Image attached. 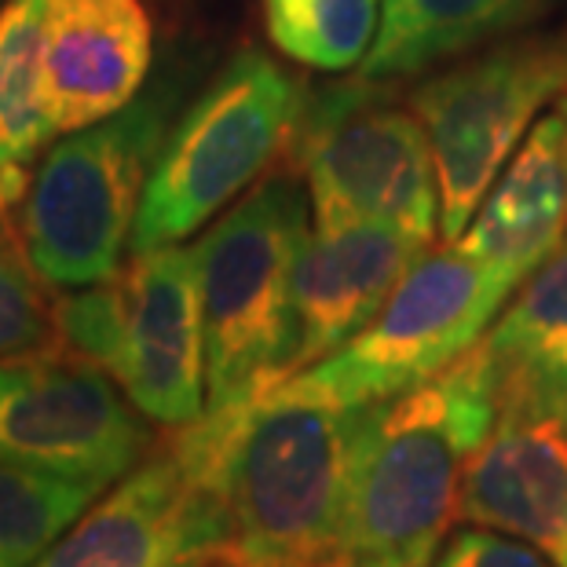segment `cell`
<instances>
[{
  "label": "cell",
  "instance_id": "3957f363",
  "mask_svg": "<svg viewBox=\"0 0 567 567\" xmlns=\"http://www.w3.org/2000/svg\"><path fill=\"white\" fill-rule=\"evenodd\" d=\"M311 202L300 173L264 176L198 238L205 326V414L246 406L289 378L293 260Z\"/></svg>",
  "mask_w": 567,
  "mask_h": 567
},
{
  "label": "cell",
  "instance_id": "8fae6325",
  "mask_svg": "<svg viewBox=\"0 0 567 567\" xmlns=\"http://www.w3.org/2000/svg\"><path fill=\"white\" fill-rule=\"evenodd\" d=\"M457 516L567 567V403L498 395V417L465 468Z\"/></svg>",
  "mask_w": 567,
  "mask_h": 567
},
{
  "label": "cell",
  "instance_id": "f1b7e54d",
  "mask_svg": "<svg viewBox=\"0 0 567 567\" xmlns=\"http://www.w3.org/2000/svg\"><path fill=\"white\" fill-rule=\"evenodd\" d=\"M231 567H235V564H231Z\"/></svg>",
  "mask_w": 567,
  "mask_h": 567
},
{
  "label": "cell",
  "instance_id": "7c38bea8",
  "mask_svg": "<svg viewBox=\"0 0 567 567\" xmlns=\"http://www.w3.org/2000/svg\"><path fill=\"white\" fill-rule=\"evenodd\" d=\"M128 337L117 384L143 417L187 429L205 417V326L195 246L132 252Z\"/></svg>",
  "mask_w": 567,
  "mask_h": 567
},
{
  "label": "cell",
  "instance_id": "5bb4252c",
  "mask_svg": "<svg viewBox=\"0 0 567 567\" xmlns=\"http://www.w3.org/2000/svg\"><path fill=\"white\" fill-rule=\"evenodd\" d=\"M154 63L143 0H52L44 30V111L55 136L122 114Z\"/></svg>",
  "mask_w": 567,
  "mask_h": 567
},
{
  "label": "cell",
  "instance_id": "6da1fadb",
  "mask_svg": "<svg viewBox=\"0 0 567 567\" xmlns=\"http://www.w3.org/2000/svg\"><path fill=\"white\" fill-rule=\"evenodd\" d=\"M494 417L498 378L484 341L436 378L370 403L352 451L337 564H436L457 516L465 468Z\"/></svg>",
  "mask_w": 567,
  "mask_h": 567
},
{
  "label": "cell",
  "instance_id": "ba28073f",
  "mask_svg": "<svg viewBox=\"0 0 567 567\" xmlns=\"http://www.w3.org/2000/svg\"><path fill=\"white\" fill-rule=\"evenodd\" d=\"M516 279L473 260L454 243L425 249L384 308L352 341L279 381L286 392L333 406H370L436 378L484 341Z\"/></svg>",
  "mask_w": 567,
  "mask_h": 567
},
{
  "label": "cell",
  "instance_id": "52a82bcc",
  "mask_svg": "<svg viewBox=\"0 0 567 567\" xmlns=\"http://www.w3.org/2000/svg\"><path fill=\"white\" fill-rule=\"evenodd\" d=\"M567 92V30L513 33L425 74L406 92L440 179V235L462 238L487 187Z\"/></svg>",
  "mask_w": 567,
  "mask_h": 567
},
{
  "label": "cell",
  "instance_id": "277c9868",
  "mask_svg": "<svg viewBox=\"0 0 567 567\" xmlns=\"http://www.w3.org/2000/svg\"><path fill=\"white\" fill-rule=\"evenodd\" d=\"M308 89L260 48H243L173 122L143 190L132 252L187 243L293 147Z\"/></svg>",
  "mask_w": 567,
  "mask_h": 567
},
{
  "label": "cell",
  "instance_id": "30bf717a",
  "mask_svg": "<svg viewBox=\"0 0 567 567\" xmlns=\"http://www.w3.org/2000/svg\"><path fill=\"white\" fill-rule=\"evenodd\" d=\"M231 553V520L190 429L89 505L33 567H209Z\"/></svg>",
  "mask_w": 567,
  "mask_h": 567
},
{
  "label": "cell",
  "instance_id": "484cf974",
  "mask_svg": "<svg viewBox=\"0 0 567 567\" xmlns=\"http://www.w3.org/2000/svg\"><path fill=\"white\" fill-rule=\"evenodd\" d=\"M560 111H564V125H567V100H564V106H560Z\"/></svg>",
  "mask_w": 567,
  "mask_h": 567
},
{
  "label": "cell",
  "instance_id": "e0dca14e",
  "mask_svg": "<svg viewBox=\"0 0 567 567\" xmlns=\"http://www.w3.org/2000/svg\"><path fill=\"white\" fill-rule=\"evenodd\" d=\"M484 348L498 395L567 403V243L516 286L509 308L484 333Z\"/></svg>",
  "mask_w": 567,
  "mask_h": 567
},
{
  "label": "cell",
  "instance_id": "4fadbf2b",
  "mask_svg": "<svg viewBox=\"0 0 567 567\" xmlns=\"http://www.w3.org/2000/svg\"><path fill=\"white\" fill-rule=\"evenodd\" d=\"M429 246L384 224H311L293 260L289 378L370 326Z\"/></svg>",
  "mask_w": 567,
  "mask_h": 567
},
{
  "label": "cell",
  "instance_id": "cb8c5ba5",
  "mask_svg": "<svg viewBox=\"0 0 567 567\" xmlns=\"http://www.w3.org/2000/svg\"><path fill=\"white\" fill-rule=\"evenodd\" d=\"M27 173H0V205H16L27 195Z\"/></svg>",
  "mask_w": 567,
  "mask_h": 567
},
{
  "label": "cell",
  "instance_id": "ac0fdd59",
  "mask_svg": "<svg viewBox=\"0 0 567 567\" xmlns=\"http://www.w3.org/2000/svg\"><path fill=\"white\" fill-rule=\"evenodd\" d=\"M52 0L0 4V173H27L52 143L44 111V30Z\"/></svg>",
  "mask_w": 567,
  "mask_h": 567
},
{
  "label": "cell",
  "instance_id": "8992f818",
  "mask_svg": "<svg viewBox=\"0 0 567 567\" xmlns=\"http://www.w3.org/2000/svg\"><path fill=\"white\" fill-rule=\"evenodd\" d=\"M311 224H384L421 246L440 231V179L425 125L389 81L311 89L293 136Z\"/></svg>",
  "mask_w": 567,
  "mask_h": 567
},
{
  "label": "cell",
  "instance_id": "9c48e42d",
  "mask_svg": "<svg viewBox=\"0 0 567 567\" xmlns=\"http://www.w3.org/2000/svg\"><path fill=\"white\" fill-rule=\"evenodd\" d=\"M147 454V421L106 370L63 348L0 359V462L106 491Z\"/></svg>",
  "mask_w": 567,
  "mask_h": 567
},
{
  "label": "cell",
  "instance_id": "603a6c76",
  "mask_svg": "<svg viewBox=\"0 0 567 567\" xmlns=\"http://www.w3.org/2000/svg\"><path fill=\"white\" fill-rule=\"evenodd\" d=\"M432 567H557V564L520 538L498 535V530H484V527H468L457 530L446 542Z\"/></svg>",
  "mask_w": 567,
  "mask_h": 567
},
{
  "label": "cell",
  "instance_id": "44dd1931",
  "mask_svg": "<svg viewBox=\"0 0 567 567\" xmlns=\"http://www.w3.org/2000/svg\"><path fill=\"white\" fill-rule=\"evenodd\" d=\"M55 341L63 352L89 359L117 381L128 337V279L125 268L106 282L78 286L55 297Z\"/></svg>",
  "mask_w": 567,
  "mask_h": 567
},
{
  "label": "cell",
  "instance_id": "83f0119b",
  "mask_svg": "<svg viewBox=\"0 0 567 567\" xmlns=\"http://www.w3.org/2000/svg\"><path fill=\"white\" fill-rule=\"evenodd\" d=\"M0 4H4V0H0Z\"/></svg>",
  "mask_w": 567,
  "mask_h": 567
},
{
  "label": "cell",
  "instance_id": "9a60e30c",
  "mask_svg": "<svg viewBox=\"0 0 567 567\" xmlns=\"http://www.w3.org/2000/svg\"><path fill=\"white\" fill-rule=\"evenodd\" d=\"M567 125L564 111L542 117L487 187L454 246L524 282L567 243Z\"/></svg>",
  "mask_w": 567,
  "mask_h": 567
},
{
  "label": "cell",
  "instance_id": "d4e9b609",
  "mask_svg": "<svg viewBox=\"0 0 567 567\" xmlns=\"http://www.w3.org/2000/svg\"><path fill=\"white\" fill-rule=\"evenodd\" d=\"M4 209H8V205H0V243H4V238L11 235V227H8V220H4Z\"/></svg>",
  "mask_w": 567,
  "mask_h": 567
},
{
  "label": "cell",
  "instance_id": "7a4b0ae2",
  "mask_svg": "<svg viewBox=\"0 0 567 567\" xmlns=\"http://www.w3.org/2000/svg\"><path fill=\"white\" fill-rule=\"evenodd\" d=\"M367 406H333L271 384L246 406L190 425L231 520L235 567H333Z\"/></svg>",
  "mask_w": 567,
  "mask_h": 567
},
{
  "label": "cell",
  "instance_id": "7402d4cb",
  "mask_svg": "<svg viewBox=\"0 0 567 567\" xmlns=\"http://www.w3.org/2000/svg\"><path fill=\"white\" fill-rule=\"evenodd\" d=\"M52 308L48 282L30 264L19 231H11L0 243V359L59 348Z\"/></svg>",
  "mask_w": 567,
  "mask_h": 567
},
{
  "label": "cell",
  "instance_id": "2e32d148",
  "mask_svg": "<svg viewBox=\"0 0 567 567\" xmlns=\"http://www.w3.org/2000/svg\"><path fill=\"white\" fill-rule=\"evenodd\" d=\"M553 0H381V30L355 74L406 81L524 33Z\"/></svg>",
  "mask_w": 567,
  "mask_h": 567
},
{
  "label": "cell",
  "instance_id": "4316f807",
  "mask_svg": "<svg viewBox=\"0 0 567 567\" xmlns=\"http://www.w3.org/2000/svg\"><path fill=\"white\" fill-rule=\"evenodd\" d=\"M333 567H352V564H333Z\"/></svg>",
  "mask_w": 567,
  "mask_h": 567
},
{
  "label": "cell",
  "instance_id": "d6986e66",
  "mask_svg": "<svg viewBox=\"0 0 567 567\" xmlns=\"http://www.w3.org/2000/svg\"><path fill=\"white\" fill-rule=\"evenodd\" d=\"M264 33L319 74L359 70L381 30V0H260Z\"/></svg>",
  "mask_w": 567,
  "mask_h": 567
},
{
  "label": "cell",
  "instance_id": "5b68a950",
  "mask_svg": "<svg viewBox=\"0 0 567 567\" xmlns=\"http://www.w3.org/2000/svg\"><path fill=\"white\" fill-rule=\"evenodd\" d=\"M176 84L140 92L122 114L66 132L19 205V243L52 289L106 282L132 249L143 190L173 128Z\"/></svg>",
  "mask_w": 567,
  "mask_h": 567
},
{
  "label": "cell",
  "instance_id": "ffe728a7",
  "mask_svg": "<svg viewBox=\"0 0 567 567\" xmlns=\"http://www.w3.org/2000/svg\"><path fill=\"white\" fill-rule=\"evenodd\" d=\"M103 487L0 462V567H33Z\"/></svg>",
  "mask_w": 567,
  "mask_h": 567
}]
</instances>
